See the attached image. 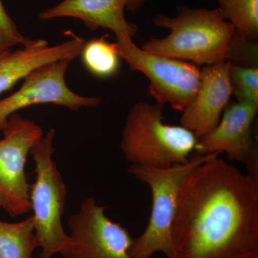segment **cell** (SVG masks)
Wrapping results in <instances>:
<instances>
[{
	"label": "cell",
	"instance_id": "obj_1",
	"mask_svg": "<svg viewBox=\"0 0 258 258\" xmlns=\"http://www.w3.org/2000/svg\"><path fill=\"white\" fill-rule=\"evenodd\" d=\"M220 154L183 182L171 258H258V180Z\"/></svg>",
	"mask_w": 258,
	"mask_h": 258
},
{
	"label": "cell",
	"instance_id": "obj_8",
	"mask_svg": "<svg viewBox=\"0 0 258 258\" xmlns=\"http://www.w3.org/2000/svg\"><path fill=\"white\" fill-rule=\"evenodd\" d=\"M106 208L93 197L83 200L68 220L71 243L62 258H132L133 238L126 228L107 216Z\"/></svg>",
	"mask_w": 258,
	"mask_h": 258
},
{
	"label": "cell",
	"instance_id": "obj_22",
	"mask_svg": "<svg viewBox=\"0 0 258 258\" xmlns=\"http://www.w3.org/2000/svg\"><path fill=\"white\" fill-rule=\"evenodd\" d=\"M3 54H4V53H3ZM3 54H2V55H0V56H2V55H3Z\"/></svg>",
	"mask_w": 258,
	"mask_h": 258
},
{
	"label": "cell",
	"instance_id": "obj_5",
	"mask_svg": "<svg viewBox=\"0 0 258 258\" xmlns=\"http://www.w3.org/2000/svg\"><path fill=\"white\" fill-rule=\"evenodd\" d=\"M55 130L51 128L30 151L35 164V181L30 185V202L39 258L60 255L71 246L62 217L66 208L67 188L53 159Z\"/></svg>",
	"mask_w": 258,
	"mask_h": 258
},
{
	"label": "cell",
	"instance_id": "obj_10",
	"mask_svg": "<svg viewBox=\"0 0 258 258\" xmlns=\"http://www.w3.org/2000/svg\"><path fill=\"white\" fill-rule=\"evenodd\" d=\"M257 111V104L247 102L237 101L227 106L218 125L198 139L194 152H225L231 160L244 164L247 174L258 180L257 148L252 132Z\"/></svg>",
	"mask_w": 258,
	"mask_h": 258
},
{
	"label": "cell",
	"instance_id": "obj_6",
	"mask_svg": "<svg viewBox=\"0 0 258 258\" xmlns=\"http://www.w3.org/2000/svg\"><path fill=\"white\" fill-rule=\"evenodd\" d=\"M115 43L118 55L130 69L149 79V92L157 103L170 104L173 109L182 112L193 101L201 81L202 69L198 64L149 53L132 39Z\"/></svg>",
	"mask_w": 258,
	"mask_h": 258
},
{
	"label": "cell",
	"instance_id": "obj_21",
	"mask_svg": "<svg viewBox=\"0 0 258 258\" xmlns=\"http://www.w3.org/2000/svg\"><path fill=\"white\" fill-rule=\"evenodd\" d=\"M3 208V205H2L1 200H0V209Z\"/></svg>",
	"mask_w": 258,
	"mask_h": 258
},
{
	"label": "cell",
	"instance_id": "obj_16",
	"mask_svg": "<svg viewBox=\"0 0 258 258\" xmlns=\"http://www.w3.org/2000/svg\"><path fill=\"white\" fill-rule=\"evenodd\" d=\"M222 18L233 25L236 33L245 42L258 39V0H218Z\"/></svg>",
	"mask_w": 258,
	"mask_h": 258
},
{
	"label": "cell",
	"instance_id": "obj_3",
	"mask_svg": "<svg viewBox=\"0 0 258 258\" xmlns=\"http://www.w3.org/2000/svg\"><path fill=\"white\" fill-rule=\"evenodd\" d=\"M164 111V105L143 101L129 110L120 149L131 165L164 169L184 164L195 152V134L182 125L166 124Z\"/></svg>",
	"mask_w": 258,
	"mask_h": 258
},
{
	"label": "cell",
	"instance_id": "obj_14",
	"mask_svg": "<svg viewBox=\"0 0 258 258\" xmlns=\"http://www.w3.org/2000/svg\"><path fill=\"white\" fill-rule=\"evenodd\" d=\"M36 249L32 215L15 223L0 220V258H32Z\"/></svg>",
	"mask_w": 258,
	"mask_h": 258
},
{
	"label": "cell",
	"instance_id": "obj_13",
	"mask_svg": "<svg viewBox=\"0 0 258 258\" xmlns=\"http://www.w3.org/2000/svg\"><path fill=\"white\" fill-rule=\"evenodd\" d=\"M128 0H62L40 12L42 20L60 18L79 19L88 28L107 29L114 32L117 42L132 39L138 28L125 18Z\"/></svg>",
	"mask_w": 258,
	"mask_h": 258
},
{
	"label": "cell",
	"instance_id": "obj_7",
	"mask_svg": "<svg viewBox=\"0 0 258 258\" xmlns=\"http://www.w3.org/2000/svg\"><path fill=\"white\" fill-rule=\"evenodd\" d=\"M0 140V200L10 217L31 211L30 184L27 180L28 157L32 148L44 136L35 121L18 113L10 117Z\"/></svg>",
	"mask_w": 258,
	"mask_h": 258
},
{
	"label": "cell",
	"instance_id": "obj_19",
	"mask_svg": "<svg viewBox=\"0 0 258 258\" xmlns=\"http://www.w3.org/2000/svg\"><path fill=\"white\" fill-rule=\"evenodd\" d=\"M19 45L18 42L0 30V55L8 52L12 47Z\"/></svg>",
	"mask_w": 258,
	"mask_h": 258
},
{
	"label": "cell",
	"instance_id": "obj_9",
	"mask_svg": "<svg viewBox=\"0 0 258 258\" xmlns=\"http://www.w3.org/2000/svg\"><path fill=\"white\" fill-rule=\"evenodd\" d=\"M71 61H56L42 66L25 78L18 91L0 100V130L12 115L34 105H57L74 111L99 105L101 99L98 97L81 96L68 86L66 75Z\"/></svg>",
	"mask_w": 258,
	"mask_h": 258
},
{
	"label": "cell",
	"instance_id": "obj_15",
	"mask_svg": "<svg viewBox=\"0 0 258 258\" xmlns=\"http://www.w3.org/2000/svg\"><path fill=\"white\" fill-rule=\"evenodd\" d=\"M108 35L85 42L81 55L86 69L96 77L108 79L117 74L120 68V56L116 43L107 40Z\"/></svg>",
	"mask_w": 258,
	"mask_h": 258
},
{
	"label": "cell",
	"instance_id": "obj_12",
	"mask_svg": "<svg viewBox=\"0 0 258 258\" xmlns=\"http://www.w3.org/2000/svg\"><path fill=\"white\" fill-rule=\"evenodd\" d=\"M71 38L54 46L45 40L0 56V95L42 66L62 60H73L81 55L86 40L71 33Z\"/></svg>",
	"mask_w": 258,
	"mask_h": 258
},
{
	"label": "cell",
	"instance_id": "obj_17",
	"mask_svg": "<svg viewBox=\"0 0 258 258\" xmlns=\"http://www.w3.org/2000/svg\"><path fill=\"white\" fill-rule=\"evenodd\" d=\"M229 77L232 94L238 102L258 105V69L230 62Z\"/></svg>",
	"mask_w": 258,
	"mask_h": 258
},
{
	"label": "cell",
	"instance_id": "obj_2",
	"mask_svg": "<svg viewBox=\"0 0 258 258\" xmlns=\"http://www.w3.org/2000/svg\"><path fill=\"white\" fill-rule=\"evenodd\" d=\"M174 18L157 14L154 24L168 29L164 38L152 37L142 45L149 53L210 66L222 62L257 67V44L238 37L219 10L180 6Z\"/></svg>",
	"mask_w": 258,
	"mask_h": 258
},
{
	"label": "cell",
	"instance_id": "obj_18",
	"mask_svg": "<svg viewBox=\"0 0 258 258\" xmlns=\"http://www.w3.org/2000/svg\"><path fill=\"white\" fill-rule=\"evenodd\" d=\"M0 30L5 32L8 36L14 39L18 42L19 45H23V47L30 46L35 45L40 40H32L25 36H23L18 31V28L13 20L10 18L9 15L7 13L6 10L3 6L2 0H0Z\"/></svg>",
	"mask_w": 258,
	"mask_h": 258
},
{
	"label": "cell",
	"instance_id": "obj_4",
	"mask_svg": "<svg viewBox=\"0 0 258 258\" xmlns=\"http://www.w3.org/2000/svg\"><path fill=\"white\" fill-rule=\"evenodd\" d=\"M217 154L220 153L194 152L184 164L164 169L131 165L129 174L149 186L152 200L149 222L143 233L134 240L129 249L131 257L152 258L157 252L165 254L167 258L172 257L171 230L180 189L191 171Z\"/></svg>",
	"mask_w": 258,
	"mask_h": 258
},
{
	"label": "cell",
	"instance_id": "obj_20",
	"mask_svg": "<svg viewBox=\"0 0 258 258\" xmlns=\"http://www.w3.org/2000/svg\"><path fill=\"white\" fill-rule=\"evenodd\" d=\"M147 1V0H128L126 10L132 12V13H135L137 10L140 9L142 5Z\"/></svg>",
	"mask_w": 258,
	"mask_h": 258
},
{
	"label": "cell",
	"instance_id": "obj_11",
	"mask_svg": "<svg viewBox=\"0 0 258 258\" xmlns=\"http://www.w3.org/2000/svg\"><path fill=\"white\" fill-rule=\"evenodd\" d=\"M230 62L206 66L202 69L196 96L182 111L180 123L199 139L218 125L232 94L229 77Z\"/></svg>",
	"mask_w": 258,
	"mask_h": 258
}]
</instances>
